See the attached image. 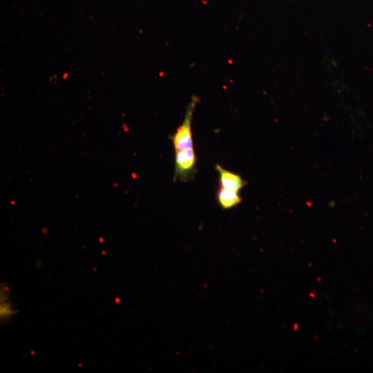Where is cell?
<instances>
[{
  "label": "cell",
  "instance_id": "obj_1",
  "mask_svg": "<svg viewBox=\"0 0 373 373\" xmlns=\"http://www.w3.org/2000/svg\"><path fill=\"white\" fill-rule=\"evenodd\" d=\"M198 102L199 97L198 96H192L191 102L186 107L183 122L171 137L175 152L193 148L191 121L195 106Z\"/></svg>",
  "mask_w": 373,
  "mask_h": 373
},
{
  "label": "cell",
  "instance_id": "obj_2",
  "mask_svg": "<svg viewBox=\"0 0 373 373\" xmlns=\"http://www.w3.org/2000/svg\"><path fill=\"white\" fill-rule=\"evenodd\" d=\"M175 153L174 180H187L195 170L196 156L194 150L191 148Z\"/></svg>",
  "mask_w": 373,
  "mask_h": 373
},
{
  "label": "cell",
  "instance_id": "obj_3",
  "mask_svg": "<svg viewBox=\"0 0 373 373\" xmlns=\"http://www.w3.org/2000/svg\"><path fill=\"white\" fill-rule=\"evenodd\" d=\"M215 168L220 175L222 187L238 192L244 186L245 182L239 175L227 171L219 164Z\"/></svg>",
  "mask_w": 373,
  "mask_h": 373
},
{
  "label": "cell",
  "instance_id": "obj_4",
  "mask_svg": "<svg viewBox=\"0 0 373 373\" xmlns=\"http://www.w3.org/2000/svg\"><path fill=\"white\" fill-rule=\"evenodd\" d=\"M218 200L222 208L227 209L238 204L242 198L238 192L221 186L218 192Z\"/></svg>",
  "mask_w": 373,
  "mask_h": 373
}]
</instances>
